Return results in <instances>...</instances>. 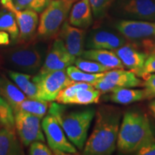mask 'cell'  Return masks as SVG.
I'll return each mask as SVG.
<instances>
[{
	"label": "cell",
	"mask_w": 155,
	"mask_h": 155,
	"mask_svg": "<svg viewBox=\"0 0 155 155\" xmlns=\"http://www.w3.org/2000/svg\"><path fill=\"white\" fill-rule=\"evenodd\" d=\"M155 73V50L149 54L141 71L140 78H146L149 75Z\"/></svg>",
	"instance_id": "d6a6232c"
},
{
	"label": "cell",
	"mask_w": 155,
	"mask_h": 155,
	"mask_svg": "<svg viewBox=\"0 0 155 155\" xmlns=\"http://www.w3.org/2000/svg\"><path fill=\"white\" fill-rule=\"evenodd\" d=\"M49 104L48 101L32 98H26L13 107V111H22L38 116L40 119L43 118L47 113Z\"/></svg>",
	"instance_id": "603a6c76"
},
{
	"label": "cell",
	"mask_w": 155,
	"mask_h": 155,
	"mask_svg": "<svg viewBox=\"0 0 155 155\" xmlns=\"http://www.w3.org/2000/svg\"><path fill=\"white\" fill-rule=\"evenodd\" d=\"M15 129L20 141L25 146L30 145L33 141L45 142L43 132L40 118L22 111L15 112Z\"/></svg>",
	"instance_id": "30bf717a"
},
{
	"label": "cell",
	"mask_w": 155,
	"mask_h": 155,
	"mask_svg": "<svg viewBox=\"0 0 155 155\" xmlns=\"http://www.w3.org/2000/svg\"><path fill=\"white\" fill-rule=\"evenodd\" d=\"M10 43V36L9 33L0 31V45H6Z\"/></svg>",
	"instance_id": "8d00e7d4"
},
{
	"label": "cell",
	"mask_w": 155,
	"mask_h": 155,
	"mask_svg": "<svg viewBox=\"0 0 155 155\" xmlns=\"http://www.w3.org/2000/svg\"><path fill=\"white\" fill-rule=\"evenodd\" d=\"M114 2V0H89L94 16L96 19L104 17Z\"/></svg>",
	"instance_id": "4dcf8cb0"
},
{
	"label": "cell",
	"mask_w": 155,
	"mask_h": 155,
	"mask_svg": "<svg viewBox=\"0 0 155 155\" xmlns=\"http://www.w3.org/2000/svg\"><path fill=\"white\" fill-rule=\"evenodd\" d=\"M69 23L81 29L88 28L93 23V12L89 0H79L71 7Z\"/></svg>",
	"instance_id": "2e32d148"
},
{
	"label": "cell",
	"mask_w": 155,
	"mask_h": 155,
	"mask_svg": "<svg viewBox=\"0 0 155 155\" xmlns=\"http://www.w3.org/2000/svg\"><path fill=\"white\" fill-rule=\"evenodd\" d=\"M128 40L122 35L106 29H98L89 35L86 42L88 49L114 50L127 43Z\"/></svg>",
	"instance_id": "4fadbf2b"
},
{
	"label": "cell",
	"mask_w": 155,
	"mask_h": 155,
	"mask_svg": "<svg viewBox=\"0 0 155 155\" xmlns=\"http://www.w3.org/2000/svg\"><path fill=\"white\" fill-rule=\"evenodd\" d=\"M15 129L0 124V155L24 154L22 142L17 139Z\"/></svg>",
	"instance_id": "e0dca14e"
},
{
	"label": "cell",
	"mask_w": 155,
	"mask_h": 155,
	"mask_svg": "<svg viewBox=\"0 0 155 155\" xmlns=\"http://www.w3.org/2000/svg\"><path fill=\"white\" fill-rule=\"evenodd\" d=\"M155 140L148 116L139 111H129L124 114L119 128L117 147L125 154L134 153L149 141Z\"/></svg>",
	"instance_id": "7a4b0ae2"
},
{
	"label": "cell",
	"mask_w": 155,
	"mask_h": 155,
	"mask_svg": "<svg viewBox=\"0 0 155 155\" xmlns=\"http://www.w3.org/2000/svg\"><path fill=\"white\" fill-rule=\"evenodd\" d=\"M15 7L19 9H30L41 13L51 0H12Z\"/></svg>",
	"instance_id": "f546056e"
},
{
	"label": "cell",
	"mask_w": 155,
	"mask_h": 155,
	"mask_svg": "<svg viewBox=\"0 0 155 155\" xmlns=\"http://www.w3.org/2000/svg\"><path fill=\"white\" fill-rule=\"evenodd\" d=\"M145 79L143 86H144L146 99L155 98V73L149 75Z\"/></svg>",
	"instance_id": "836d02e7"
},
{
	"label": "cell",
	"mask_w": 155,
	"mask_h": 155,
	"mask_svg": "<svg viewBox=\"0 0 155 155\" xmlns=\"http://www.w3.org/2000/svg\"><path fill=\"white\" fill-rule=\"evenodd\" d=\"M103 77V76H102ZM100 78L99 79L95 81L93 83V86L97 90L100 91L101 94H106V93H111L116 88H119L120 87H118L114 85L109 81L104 80L103 78Z\"/></svg>",
	"instance_id": "e575fe53"
},
{
	"label": "cell",
	"mask_w": 155,
	"mask_h": 155,
	"mask_svg": "<svg viewBox=\"0 0 155 155\" xmlns=\"http://www.w3.org/2000/svg\"><path fill=\"white\" fill-rule=\"evenodd\" d=\"M75 1L76 0H51L40 15L38 27L39 38L48 40L59 32Z\"/></svg>",
	"instance_id": "5b68a950"
},
{
	"label": "cell",
	"mask_w": 155,
	"mask_h": 155,
	"mask_svg": "<svg viewBox=\"0 0 155 155\" xmlns=\"http://www.w3.org/2000/svg\"><path fill=\"white\" fill-rule=\"evenodd\" d=\"M102 78L120 88H135L140 86L142 83L134 73L124 68L109 70L104 73Z\"/></svg>",
	"instance_id": "ac0fdd59"
},
{
	"label": "cell",
	"mask_w": 155,
	"mask_h": 155,
	"mask_svg": "<svg viewBox=\"0 0 155 155\" xmlns=\"http://www.w3.org/2000/svg\"><path fill=\"white\" fill-rule=\"evenodd\" d=\"M114 9L125 19L155 22L154 0H116Z\"/></svg>",
	"instance_id": "9c48e42d"
},
{
	"label": "cell",
	"mask_w": 155,
	"mask_h": 155,
	"mask_svg": "<svg viewBox=\"0 0 155 155\" xmlns=\"http://www.w3.org/2000/svg\"><path fill=\"white\" fill-rule=\"evenodd\" d=\"M8 75L27 98L37 99L38 90L35 83L32 80V75L13 71H9Z\"/></svg>",
	"instance_id": "7402d4cb"
},
{
	"label": "cell",
	"mask_w": 155,
	"mask_h": 155,
	"mask_svg": "<svg viewBox=\"0 0 155 155\" xmlns=\"http://www.w3.org/2000/svg\"><path fill=\"white\" fill-rule=\"evenodd\" d=\"M149 108H150L152 115L154 116L155 119V99L152 101L149 104Z\"/></svg>",
	"instance_id": "74e56055"
},
{
	"label": "cell",
	"mask_w": 155,
	"mask_h": 155,
	"mask_svg": "<svg viewBox=\"0 0 155 155\" xmlns=\"http://www.w3.org/2000/svg\"><path fill=\"white\" fill-rule=\"evenodd\" d=\"M114 28L145 53L155 50V22L121 19L114 24Z\"/></svg>",
	"instance_id": "277c9868"
},
{
	"label": "cell",
	"mask_w": 155,
	"mask_h": 155,
	"mask_svg": "<svg viewBox=\"0 0 155 155\" xmlns=\"http://www.w3.org/2000/svg\"><path fill=\"white\" fill-rule=\"evenodd\" d=\"M94 88L92 84L84 82H75L74 81L71 85L65 87L63 90L61 91V92L58 94V95L56 97L55 101L58 104H69L70 101L76 92L80 89L83 88Z\"/></svg>",
	"instance_id": "484cf974"
},
{
	"label": "cell",
	"mask_w": 155,
	"mask_h": 155,
	"mask_svg": "<svg viewBox=\"0 0 155 155\" xmlns=\"http://www.w3.org/2000/svg\"><path fill=\"white\" fill-rule=\"evenodd\" d=\"M29 154L30 155H50L53 154V151L46 146L44 142L36 141L30 144Z\"/></svg>",
	"instance_id": "1f68e13d"
},
{
	"label": "cell",
	"mask_w": 155,
	"mask_h": 155,
	"mask_svg": "<svg viewBox=\"0 0 155 155\" xmlns=\"http://www.w3.org/2000/svg\"><path fill=\"white\" fill-rule=\"evenodd\" d=\"M114 52L119 57L124 68L140 77L141 71L149 54L133 43H126Z\"/></svg>",
	"instance_id": "5bb4252c"
},
{
	"label": "cell",
	"mask_w": 155,
	"mask_h": 155,
	"mask_svg": "<svg viewBox=\"0 0 155 155\" xmlns=\"http://www.w3.org/2000/svg\"><path fill=\"white\" fill-rule=\"evenodd\" d=\"M37 86V99L54 101L61 91L74 81L67 74L66 70H60L32 77Z\"/></svg>",
	"instance_id": "52a82bcc"
},
{
	"label": "cell",
	"mask_w": 155,
	"mask_h": 155,
	"mask_svg": "<svg viewBox=\"0 0 155 155\" xmlns=\"http://www.w3.org/2000/svg\"><path fill=\"white\" fill-rule=\"evenodd\" d=\"M0 124L15 129V113L10 104L0 96Z\"/></svg>",
	"instance_id": "83f0119b"
},
{
	"label": "cell",
	"mask_w": 155,
	"mask_h": 155,
	"mask_svg": "<svg viewBox=\"0 0 155 155\" xmlns=\"http://www.w3.org/2000/svg\"><path fill=\"white\" fill-rule=\"evenodd\" d=\"M121 111L112 106H101L96 112L91 134L83 149V154L109 155L116 148L121 125Z\"/></svg>",
	"instance_id": "6da1fadb"
},
{
	"label": "cell",
	"mask_w": 155,
	"mask_h": 155,
	"mask_svg": "<svg viewBox=\"0 0 155 155\" xmlns=\"http://www.w3.org/2000/svg\"><path fill=\"white\" fill-rule=\"evenodd\" d=\"M75 60L76 57L72 55L68 51L61 39L57 38L54 40L51 48L38 73L44 74L52 71L65 70L68 67L73 65Z\"/></svg>",
	"instance_id": "7c38bea8"
},
{
	"label": "cell",
	"mask_w": 155,
	"mask_h": 155,
	"mask_svg": "<svg viewBox=\"0 0 155 155\" xmlns=\"http://www.w3.org/2000/svg\"><path fill=\"white\" fill-rule=\"evenodd\" d=\"M74 64L75 66L81 69V71L88 73H105L106 71L111 70L98 63V62L85 59L82 57L76 58Z\"/></svg>",
	"instance_id": "f1b7e54d"
},
{
	"label": "cell",
	"mask_w": 155,
	"mask_h": 155,
	"mask_svg": "<svg viewBox=\"0 0 155 155\" xmlns=\"http://www.w3.org/2000/svg\"><path fill=\"white\" fill-rule=\"evenodd\" d=\"M5 60L17 71L35 74L42 65V53L33 45L18 46L9 49L5 53Z\"/></svg>",
	"instance_id": "8992f818"
},
{
	"label": "cell",
	"mask_w": 155,
	"mask_h": 155,
	"mask_svg": "<svg viewBox=\"0 0 155 155\" xmlns=\"http://www.w3.org/2000/svg\"><path fill=\"white\" fill-rule=\"evenodd\" d=\"M135 154L138 155H155V140L144 144L135 152Z\"/></svg>",
	"instance_id": "d590c367"
},
{
	"label": "cell",
	"mask_w": 155,
	"mask_h": 155,
	"mask_svg": "<svg viewBox=\"0 0 155 155\" xmlns=\"http://www.w3.org/2000/svg\"><path fill=\"white\" fill-rule=\"evenodd\" d=\"M4 8L10 11L17 20L19 30V38L21 42H26L34 37L38 27V13L30 9H19L12 0H0Z\"/></svg>",
	"instance_id": "8fae6325"
},
{
	"label": "cell",
	"mask_w": 155,
	"mask_h": 155,
	"mask_svg": "<svg viewBox=\"0 0 155 155\" xmlns=\"http://www.w3.org/2000/svg\"><path fill=\"white\" fill-rule=\"evenodd\" d=\"M0 96L5 98L12 108L27 98L17 85L5 76L0 78Z\"/></svg>",
	"instance_id": "44dd1931"
},
{
	"label": "cell",
	"mask_w": 155,
	"mask_h": 155,
	"mask_svg": "<svg viewBox=\"0 0 155 155\" xmlns=\"http://www.w3.org/2000/svg\"><path fill=\"white\" fill-rule=\"evenodd\" d=\"M85 35L83 29L76 28L65 21L59 31V38L63 42L68 51L75 57H81L84 51Z\"/></svg>",
	"instance_id": "9a60e30c"
},
{
	"label": "cell",
	"mask_w": 155,
	"mask_h": 155,
	"mask_svg": "<svg viewBox=\"0 0 155 155\" xmlns=\"http://www.w3.org/2000/svg\"><path fill=\"white\" fill-rule=\"evenodd\" d=\"M81 57L98 62L110 69L124 68L123 63L114 50L104 49H89L84 50Z\"/></svg>",
	"instance_id": "d6986e66"
},
{
	"label": "cell",
	"mask_w": 155,
	"mask_h": 155,
	"mask_svg": "<svg viewBox=\"0 0 155 155\" xmlns=\"http://www.w3.org/2000/svg\"><path fill=\"white\" fill-rule=\"evenodd\" d=\"M154 2H155V0H154Z\"/></svg>",
	"instance_id": "f35d334b"
},
{
	"label": "cell",
	"mask_w": 155,
	"mask_h": 155,
	"mask_svg": "<svg viewBox=\"0 0 155 155\" xmlns=\"http://www.w3.org/2000/svg\"><path fill=\"white\" fill-rule=\"evenodd\" d=\"M101 93L95 88L80 89L70 101L69 104L89 105L99 101Z\"/></svg>",
	"instance_id": "d4e9b609"
},
{
	"label": "cell",
	"mask_w": 155,
	"mask_h": 155,
	"mask_svg": "<svg viewBox=\"0 0 155 155\" xmlns=\"http://www.w3.org/2000/svg\"><path fill=\"white\" fill-rule=\"evenodd\" d=\"M42 128L49 147L56 154H77L78 150L64 132L55 116L48 114L42 120Z\"/></svg>",
	"instance_id": "ba28073f"
},
{
	"label": "cell",
	"mask_w": 155,
	"mask_h": 155,
	"mask_svg": "<svg viewBox=\"0 0 155 155\" xmlns=\"http://www.w3.org/2000/svg\"><path fill=\"white\" fill-rule=\"evenodd\" d=\"M0 31L9 33L12 41L19 38V30L16 19L10 11L4 7L0 11Z\"/></svg>",
	"instance_id": "cb8c5ba5"
},
{
	"label": "cell",
	"mask_w": 155,
	"mask_h": 155,
	"mask_svg": "<svg viewBox=\"0 0 155 155\" xmlns=\"http://www.w3.org/2000/svg\"><path fill=\"white\" fill-rule=\"evenodd\" d=\"M109 99L115 104L127 105L146 99V94L144 89L119 88L111 92Z\"/></svg>",
	"instance_id": "ffe728a7"
},
{
	"label": "cell",
	"mask_w": 155,
	"mask_h": 155,
	"mask_svg": "<svg viewBox=\"0 0 155 155\" xmlns=\"http://www.w3.org/2000/svg\"><path fill=\"white\" fill-rule=\"evenodd\" d=\"M66 73L68 75L70 78L75 82H84L93 84L95 81L99 79L100 78L104 76V73H88L81 71L76 66L68 67Z\"/></svg>",
	"instance_id": "4316f807"
},
{
	"label": "cell",
	"mask_w": 155,
	"mask_h": 155,
	"mask_svg": "<svg viewBox=\"0 0 155 155\" xmlns=\"http://www.w3.org/2000/svg\"><path fill=\"white\" fill-rule=\"evenodd\" d=\"M48 112L58 120L69 141L78 150H82L96 114L94 108L65 113L63 106L53 103L49 106Z\"/></svg>",
	"instance_id": "3957f363"
}]
</instances>
